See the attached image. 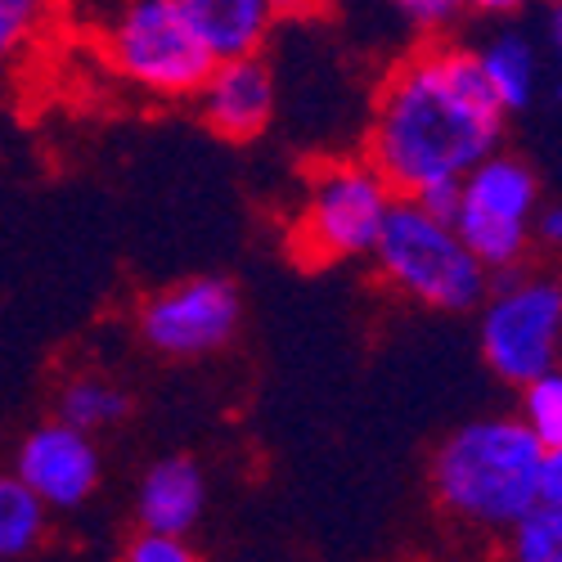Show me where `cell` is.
I'll return each mask as SVG.
<instances>
[{
	"mask_svg": "<svg viewBox=\"0 0 562 562\" xmlns=\"http://www.w3.org/2000/svg\"><path fill=\"white\" fill-rule=\"evenodd\" d=\"M508 113L491 95L473 45L437 36L401 55L364 122V158L401 199L446 194L504 145Z\"/></svg>",
	"mask_w": 562,
	"mask_h": 562,
	"instance_id": "1",
	"label": "cell"
},
{
	"mask_svg": "<svg viewBox=\"0 0 562 562\" xmlns=\"http://www.w3.org/2000/svg\"><path fill=\"white\" fill-rule=\"evenodd\" d=\"M544 446L518 414H486L446 432L428 459L437 513L463 536L504 540L536 508Z\"/></svg>",
	"mask_w": 562,
	"mask_h": 562,
	"instance_id": "2",
	"label": "cell"
},
{
	"mask_svg": "<svg viewBox=\"0 0 562 562\" xmlns=\"http://www.w3.org/2000/svg\"><path fill=\"white\" fill-rule=\"evenodd\" d=\"M369 266L401 302L428 306L441 315L477 311V302L491 289V270L463 244L454 221L401 194L379 229V239H373Z\"/></svg>",
	"mask_w": 562,
	"mask_h": 562,
	"instance_id": "3",
	"label": "cell"
},
{
	"mask_svg": "<svg viewBox=\"0 0 562 562\" xmlns=\"http://www.w3.org/2000/svg\"><path fill=\"white\" fill-rule=\"evenodd\" d=\"M392 203L396 190L364 154L319 158L302 176V194L289 216V248L302 266L369 261Z\"/></svg>",
	"mask_w": 562,
	"mask_h": 562,
	"instance_id": "4",
	"label": "cell"
},
{
	"mask_svg": "<svg viewBox=\"0 0 562 562\" xmlns=\"http://www.w3.org/2000/svg\"><path fill=\"white\" fill-rule=\"evenodd\" d=\"M100 55L122 86L158 104L194 100L216 64L176 0H117L100 23Z\"/></svg>",
	"mask_w": 562,
	"mask_h": 562,
	"instance_id": "5",
	"label": "cell"
},
{
	"mask_svg": "<svg viewBox=\"0 0 562 562\" xmlns=\"http://www.w3.org/2000/svg\"><path fill=\"white\" fill-rule=\"evenodd\" d=\"M477 347L499 383L522 387L562 360V270L513 266L477 302Z\"/></svg>",
	"mask_w": 562,
	"mask_h": 562,
	"instance_id": "6",
	"label": "cell"
},
{
	"mask_svg": "<svg viewBox=\"0 0 562 562\" xmlns=\"http://www.w3.org/2000/svg\"><path fill=\"white\" fill-rule=\"evenodd\" d=\"M540 176L527 158L495 149L454 184L450 221L463 234V244L477 252L491 274L527 266L536 252L531 225L540 212Z\"/></svg>",
	"mask_w": 562,
	"mask_h": 562,
	"instance_id": "7",
	"label": "cell"
},
{
	"mask_svg": "<svg viewBox=\"0 0 562 562\" xmlns=\"http://www.w3.org/2000/svg\"><path fill=\"white\" fill-rule=\"evenodd\" d=\"M244 324V293L225 274H194L149 293L135 311V329L162 360H203L234 342Z\"/></svg>",
	"mask_w": 562,
	"mask_h": 562,
	"instance_id": "8",
	"label": "cell"
},
{
	"mask_svg": "<svg viewBox=\"0 0 562 562\" xmlns=\"http://www.w3.org/2000/svg\"><path fill=\"white\" fill-rule=\"evenodd\" d=\"M14 473L41 495L50 513H77L100 491L104 463L95 437L64 424V418H50V424H36L23 437L14 454Z\"/></svg>",
	"mask_w": 562,
	"mask_h": 562,
	"instance_id": "9",
	"label": "cell"
},
{
	"mask_svg": "<svg viewBox=\"0 0 562 562\" xmlns=\"http://www.w3.org/2000/svg\"><path fill=\"white\" fill-rule=\"evenodd\" d=\"M203 126L225 145H252L270 131L279 113V81L261 55H229L216 59L203 86L194 90Z\"/></svg>",
	"mask_w": 562,
	"mask_h": 562,
	"instance_id": "10",
	"label": "cell"
},
{
	"mask_svg": "<svg viewBox=\"0 0 562 562\" xmlns=\"http://www.w3.org/2000/svg\"><path fill=\"white\" fill-rule=\"evenodd\" d=\"M207 508V477L194 459H158L135 491V522L145 531H167L190 540L194 527L203 522Z\"/></svg>",
	"mask_w": 562,
	"mask_h": 562,
	"instance_id": "11",
	"label": "cell"
},
{
	"mask_svg": "<svg viewBox=\"0 0 562 562\" xmlns=\"http://www.w3.org/2000/svg\"><path fill=\"white\" fill-rule=\"evenodd\" d=\"M504 23V19H499ZM473 55H477V68L491 86V95L499 100V109L508 117H518L527 113L536 100H540V86H544V55H540V45L536 36H527L522 27H495L486 32L477 45H473Z\"/></svg>",
	"mask_w": 562,
	"mask_h": 562,
	"instance_id": "12",
	"label": "cell"
},
{
	"mask_svg": "<svg viewBox=\"0 0 562 562\" xmlns=\"http://www.w3.org/2000/svg\"><path fill=\"white\" fill-rule=\"evenodd\" d=\"M176 5L184 10V19L194 23V32L216 59L261 55L279 23L270 0H176Z\"/></svg>",
	"mask_w": 562,
	"mask_h": 562,
	"instance_id": "13",
	"label": "cell"
},
{
	"mask_svg": "<svg viewBox=\"0 0 562 562\" xmlns=\"http://www.w3.org/2000/svg\"><path fill=\"white\" fill-rule=\"evenodd\" d=\"M45 531H50V508L41 504V495L19 473H0V562L32 558L45 544Z\"/></svg>",
	"mask_w": 562,
	"mask_h": 562,
	"instance_id": "14",
	"label": "cell"
},
{
	"mask_svg": "<svg viewBox=\"0 0 562 562\" xmlns=\"http://www.w3.org/2000/svg\"><path fill=\"white\" fill-rule=\"evenodd\" d=\"M131 414V396L126 387H117L113 379H104V373H72V379L59 387V418L81 432H109L117 428L122 418Z\"/></svg>",
	"mask_w": 562,
	"mask_h": 562,
	"instance_id": "15",
	"label": "cell"
},
{
	"mask_svg": "<svg viewBox=\"0 0 562 562\" xmlns=\"http://www.w3.org/2000/svg\"><path fill=\"white\" fill-rule=\"evenodd\" d=\"M518 418L531 428V437L549 450L562 446V360L540 369L536 379L518 387Z\"/></svg>",
	"mask_w": 562,
	"mask_h": 562,
	"instance_id": "16",
	"label": "cell"
},
{
	"mask_svg": "<svg viewBox=\"0 0 562 562\" xmlns=\"http://www.w3.org/2000/svg\"><path fill=\"white\" fill-rule=\"evenodd\" d=\"M499 544L513 562H562V508L536 504Z\"/></svg>",
	"mask_w": 562,
	"mask_h": 562,
	"instance_id": "17",
	"label": "cell"
},
{
	"mask_svg": "<svg viewBox=\"0 0 562 562\" xmlns=\"http://www.w3.org/2000/svg\"><path fill=\"white\" fill-rule=\"evenodd\" d=\"M55 0H0V64L23 59L50 32Z\"/></svg>",
	"mask_w": 562,
	"mask_h": 562,
	"instance_id": "18",
	"label": "cell"
},
{
	"mask_svg": "<svg viewBox=\"0 0 562 562\" xmlns=\"http://www.w3.org/2000/svg\"><path fill=\"white\" fill-rule=\"evenodd\" d=\"M387 5L396 10V19H401L418 41L450 36V32L468 19L463 0H387Z\"/></svg>",
	"mask_w": 562,
	"mask_h": 562,
	"instance_id": "19",
	"label": "cell"
},
{
	"mask_svg": "<svg viewBox=\"0 0 562 562\" xmlns=\"http://www.w3.org/2000/svg\"><path fill=\"white\" fill-rule=\"evenodd\" d=\"M126 562H190L194 549L184 536H167V531H145L139 527L131 540H126Z\"/></svg>",
	"mask_w": 562,
	"mask_h": 562,
	"instance_id": "20",
	"label": "cell"
},
{
	"mask_svg": "<svg viewBox=\"0 0 562 562\" xmlns=\"http://www.w3.org/2000/svg\"><path fill=\"white\" fill-rule=\"evenodd\" d=\"M536 504H553L562 508V446H549L540 454V486H536Z\"/></svg>",
	"mask_w": 562,
	"mask_h": 562,
	"instance_id": "21",
	"label": "cell"
},
{
	"mask_svg": "<svg viewBox=\"0 0 562 562\" xmlns=\"http://www.w3.org/2000/svg\"><path fill=\"white\" fill-rule=\"evenodd\" d=\"M531 239H536V248L562 257V203H549V207L540 203L536 225H531Z\"/></svg>",
	"mask_w": 562,
	"mask_h": 562,
	"instance_id": "22",
	"label": "cell"
},
{
	"mask_svg": "<svg viewBox=\"0 0 562 562\" xmlns=\"http://www.w3.org/2000/svg\"><path fill=\"white\" fill-rule=\"evenodd\" d=\"M536 0H463V10L473 14V19H491V23H499V19H518L522 10H531Z\"/></svg>",
	"mask_w": 562,
	"mask_h": 562,
	"instance_id": "23",
	"label": "cell"
},
{
	"mask_svg": "<svg viewBox=\"0 0 562 562\" xmlns=\"http://www.w3.org/2000/svg\"><path fill=\"white\" fill-rule=\"evenodd\" d=\"M544 36H549V50H553V59H558L553 95L562 100V0H549V10H544Z\"/></svg>",
	"mask_w": 562,
	"mask_h": 562,
	"instance_id": "24",
	"label": "cell"
},
{
	"mask_svg": "<svg viewBox=\"0 0 562 562\" xmlns=\"http://www.w3.org/2000/svg\"><path fill=\"white\" fill-rule=\"evenodd\" d=\"M329 5H334V0H270V10H274L279 23H284V19H293V23H302V19H319Z\"/></svg>",
	"mask_w": 562,
	"mask_h": 562,
	"instance_id": "25",
	"label": "cell"
}]
</instances>
